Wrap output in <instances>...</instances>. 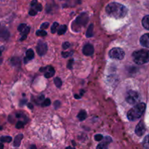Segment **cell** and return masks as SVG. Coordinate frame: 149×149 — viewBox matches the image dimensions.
<instances>
[{
	"label": "cell",
	"mask_w": 149,
	"mask_h": 149,
	"mask_svg": "<svg viewBox=\"0 0 149 149\" xmlns=\"http://www.w3.org/2000/svg\"><path fill=\"white\" fill-rule=\"evenodd\" d=\"M127 8L117 2H111L106 7V13L110 17L116 19H121L125 17L127 13Z\"/></svg>",
	"instance_id": "6da1fadb"
},
{
	"label": "cell",
	"mask_w": 149,
	"mask_h": 149,
	"mask_svg": "<svg viewBox=\"0 0 149 149\" xmlns=\"http://www.w3.org/2000/svg\"><path fill=\"white\" fill-rule=\"evenodd\" d=\"M146 107V106L144 103H138L127 112V118L130 121H135L140 119L143 114Z\"/></svg>",
	"instance_id": "7a4b0ae2"
},
{
	"label": "cell",
	"mask_w": 149,
	"mask_h": 149,
	"mask_svg": "<svg viewBox=\"0 0 149 149\" xmlns=\"http://www.w3.org/2000/svg\"><path fill=\"white\" fill-rule=\"evenodd\" d=\"M132 59L138 65H143L149 62V50L140 49L132 53Z\"/></svg>",
	"instance_id": "3957f363"
},
{
	"label": "cell",
	"mask_w": 149,
	"mask_h": 149,
	"mask_svg": "<svg viewBox=\"0 0 149 149\" xmlns=\"http://www.w3.org/2000/svg\"><path fill=\"white\" fill-rule=\"evenodd\" d=\"M140 95L134 90H130L126 95V101L130 105H136L140 101Z\"/></svg>",
	"instance_id": "277c9868"
},
{
	"label": "cell",
	"mask_w": 149,
	"mask_h": 149,
	"mask_svg": "<svg viewBox=\"0 0 149 149\" xmlns=\"http://www.w3.org/2000/svg\"><path fill=\"white\" fill-rule=\"evenodd\" d=\"M125 52L122 49L119 47H114L109 52V56L112 59L122 60L125 58Z\"/></svg>",
	"instance_id": "5b68a950"
},
{
	"label": "cell",
	"mask_w": 149,
	"mask_h": 149,
	"mask_svg": "<svg viewBox=\"0 0 149 149\" xmlns=\"http://www.w3.org/2000/svg\"><path fill=\"white\" fill-rule=\"evenodd\" d=\"M87 21H88V15H87V14L82 13L79 17H77V18L74 20V23H75L78 26H85Z\"/></svg>",
	"instance_id": "8992f818"
},
{
	"label": "cell",
	"mask_w": 149,
	"mask_h": 149,
	"mask_svg": "<svg viewBox=\"0 0 149 149\" xmlns=\"http://www.w3.org/2000/svg\"><path fill=\"white\" fill-rule=\"evenodd\" d=\"M36 52L39 56H43L47 52V45L43 42H39L36 46Z\"/></svg>",
	"instance_id": "52a82bcc"
},
{
	"label": "cell",
	"mask_w": 149,
	"mask_h": 149,
	"mask_svg": "<svg viewBox=\"0 0 149 149\" xmlns=\"http://www.w3.org/2000/svg\"><path fill=\"white\" fill-rule=\"evenodd\" d=\"M146 132V127L143 121H141L135 128V133L138 136L141 137L144 135Z\"/></svg>",
	"instance_id": "ba28073f"
},
{
	"label": "cell",
	"mask_w": 149,
	"mask_h": 149,
	"mask_svg": "<svg viewBox=\"0 0 149 149\" xmlns=\"http://www.w3.org/2000/svg\"><path fill=\"white\" fill-rule=\"evenodd\" d=\"M83 53L87 56H90L94 53V47L90 44H87L83 47Z\"/></svg>",
	"instance_id": "9c48e42d"
},
{
	"label": "cell",
	"mask_w": 149,
	"mask_h": 149,
	"mask_svg": "<svg viewBox=\"0 0 149 149\" xmlns=\"http://www.w3.org/2000/svg\"><path fill=\"white\" fill-rule=\"evenodd\" d=\"M141 44L145 47L149 48V33H146L141 36L140 39Z\"/></svg>",
	"instance_id": "30bf717a"
},
{
	"label": "cell",
	"mask_w": 149,
	"mask_h": 149,
	"mask_svg": "<svg viewBox=\"0 0 149 149\" xmlns=\"http://www.w3.org/2000/svg\"><path fill=\"white\" fill-rule=\"evenodd\" d=\"M10 36L9 31L4 27L0 28V39H7Z\"/></svg>",
	"instance_id": "8fae6325"
},
{
	"label": "cell",
	"mask_w": 149,
	"mask_h": 149,
	"mask_svg": "<svg viewBox=\"0 0 149 149\" xmlns=\"http://www.w3.org/2000/svg\"><path fill=\"white\" fill-rule=\"evenodd\" d=\"M55 74V69L52 66H48L46 68V71H45V77L46 78H50L53 77Z\"/></svg>",
	"instance_id": "7c38bea8"
},
{
	"label": "cell",
	"mask_w": 149,
	"mask_h": 149,
	"mask_svg": "<svg viewBox=\"0 0 149 149\" xmlns=\"http://www.w3.org/2000/svg\"><path fill=\"white\" fill-rule=\"evenodd\" d=\"M33 58H34V52H33V51L31 49H28L27 52H26V57L24 59V63H27L28 61L32 60Z\"/></svg>",
	"instance_id": "4fadbf2b"
},
{
	"label": "cell",
	"mask_w": 149,
	"mask_h": 149,
	"mask_svg": "<svg viewBox=\"0 0 149 149\" xmlns=\"http://www.w3.org/2000/svg\"><path fill=\"white\" fill-rule=\"evenodd\" d=\"M23 135H22V134L17 135V136L15 137V140H14V143H13V145H14L15 147L20 146V143H21V141H22V139H23Z\"/></svg>",
	"instance_id": "5bb4252c"
},
{
	"label": "cell",
	"mask_w": 149,
	"mask_h": 149,
	"mask_svg": "<svg viewBox=\"0 0 149 149\" xmlns=\"http://www.w3.org/2000/svg\"><path fill=\"white\" fill-rule=\"evenodd\" d=\"M142 24L146 29L149 30V15H146L143 17L142 20Z\"/></svg>",
	"instance_id": "9a60e30c"
},
{
	"label": "cell",
	"mask_w": 149,
	"mask_h": 149,
	"mask_svg": "<svg viewBox=\"0 0 149 149\" xmlns=\"http://www.w3.org/2000/svg\"><path fill=\"white\" fill-rule=\"evenodd\" d=\"M78 118L80 121H84V119L87 118V113H86L85 111L81 110V111L78 114Z\"/></svg>",
	"instance_id": "2e32d148"
},
{
	"label": "cell",
	"mask_w": 149,
	"mask_h": 149,
	"mask_svg": "<svg viewBox=\"0 0 149 149\" xmlns=\"http://www.w3.org/2000/svg\"><path fill=\"white\" fill-rule=\"evenodd\" d=\"M66 30H67L66 26H65V25H62V26H60L59 29H58V35H63V33H65Z\"/></svg>",
	"instance_id": "e0dca14e"
},
{
	"label": "cell",
	"mask_w": 149,
	"mask_h": 149,
	"mask_svg": "<svg viewBox=\"0 0 149 149\" xmlns=\"http://www.w3.org/2000/svg\"><path fill=\"white\" fill-rule=\"evenodd\" d=\"M93 35V25L91 24L90 25V26L88 27L87 31V33H86V36L87 37H91Z\"/></svg>",
	"instance_id": "ac0fdd59"
},
{
	"label": "cell",
	"mask_w": 149,
	"mask_h": 149,
	"mask_svg": "<svg viewBox=\"0 0 149 149\" xmlns=\"http://www.w3.org/2000/svg\"><path fill=\"white\" fill-rule=\"evenodd\" d=\"M0 141L2 143H10L12 141V138L10 136H1L0 138Z\"/></svg>",
	"instance_id": "d6986e66"
},
{
	"label": "cell",
	"mask_w": 149,
	"mask_h": 149,
	"mask_svg": "<svg viewBox=\"0 0 149 149\" xmlns=\"http://www.w3.org/2000/svg\"><path fill=\"white\" fill-rule=\"evenodd\" d=\"M143 145L145 148L149 149V135L145 137L143 140Z\"/></svg>",
	"instance_id": "ffe728a7"
},
{
	"label": "cell",
	"mask_w": 149,
	"mask_h": 149,
	"mask_svg": "<svg viewBox=\"0 0 149 149\" xmlns=\"http://www.w3.org/2000/svg\"><path fill=\"white\" fill-rule=\"evenodd\" d=\"M58 26H59V24H58L57 22L53 23V24L52 25V27H51V32H52V33H55V32L57 31V29H58Z\"/></svg>",
	"instance_id": "44dd1931"
},
{
	"label": "cell",
	"mask_w": 149,
	"mask_h": 149,
	"mask_svg": "<svg viewBox=\"0 0 149 149\" xmlns=\"http://www.w3.org/2000/svg\"><path fill=\"white\" fill-rule=\"evenodd\" d=\"M54 82H55V84L56 85L57 87H61V85H62V84H63L61 79L60 78H58V77H56V78L54 79Z\"/></svg>",
	"instance_id": "7402d4cb"
},
{
	"label": "cell",
	"mask_w": 149,
	"mask_h": 149,
	"mask_svg": "<svg viewBox=\"0 0 149 149\" xmlns=\"http://www.w3.org/2000/svg\"><path fill=\"white\" fill-rule=\"evenodd\" d=\"M97 148H99V149H106V148H108V144L106 143H104V142H102L101 143H100L98 146H97Z\"/></svg>",
	"instance_id": "603a6c76"
},
{
	"label": "cell",
	"mask_w": 149,
	"mask_h": 149,
	"mask_svg": "<svg viewBox=\"0 0 149 149\" xmlns=\"http://www.w3.org/2000/svg\"><path fill=\"white\" fill-rule=\"evenodd\" d=\"M47 34V32L45 31L40 30V31H36V35H37V36H46Z\"/></svg>",
	"instance_id": "cb8c5ba5"
},
{
	"label": "cell",
	"mask_w": 149,
	"mask_h": 149,
	"mask_svg": "<svg viewBox=\"0 0 149 149\" xmlns=\"http://www.w3.org/2000/svg\"><path fill=\"white\" fill-rule=\"evenodd\" d=\"M51 104V101L49 98H46L42 103V106H49Z\"/></svg>",
	"instance_id": "d4e9b609"
},
{
	"label": "cell",
	"mask_w": 149,
	"mask_h": 149,
	"mask_svg": "<svg viewBox=\"0 0 149 149\" xmlns=\"http://www.w3.org/2000/svg\"><path fill=\"white\" fill-rule=\"evenodd\" d=\"M26 24L23 23V24H20V26H18V28H17V30H18L20 32H22L25 29H26Z\"/></svg>",
	"instance_id": "484cf974"
},
{
	"label": "cell",
	"mask_w": 149,
	"mask_h": 149,
	"mask_svg": "<svg viewBox=\"0 0 149 149\" xmlns=\"http://www.w3.org/2000/svg\"><path fill=\"white\" fill-rule=\"evenodd\" d=\"M23 125H24V123L23 122H21V121H19V122H17L15 127L17 129H20V128L23 127Z\"/></svg>",
	"instance_id": "4316f807"
},
{
	"label": "cell",
	"mask_w": 149,
	"mask_h": 149,
	"mask_svg": "<svg viewBox=\"0 0 149 149\" xmlns=\"http://www.w3.org/2000/svg\"><path fill=\"white\" fill-rule=\"evenodd\" d=\"M103 139V136L102 135H96L95 136V140L96 141H102V140Z\"/></svg>",
	"instance_id": "83f0119b"
},
{
	"label": "cell",
	"mask_w": 149,
	"mask_h": 149,
	"mask_svg": "<svg viewBox=\"0 0 149 149\" xmlns=\"http://www.w3.org/2000/svg\"><path fill=\"white\" fill-rule=\"evenodd\" d=\"M29 31H30V28L28 27V26H26V29H25L24 30L21 32V33L23 35H27L28 33H29Z\"/></svg>",
	"instance_id": "f1b7e54d"
},
{
	"label": "cell",
	"mask_w": 149,
	"mask_h": 149,
	"mask_svg": "<svg viewBox=\"0 0 149 149\" xmlns=\"http://www.w3.org/2000/svg\"><path fill=\"white\" fill-rule=\"evenodd\" d=\"M70 47V43H69V42H64V43L63 44V45H62V47H63V49H67L68 47Z\"/></svg>",
	"instance_id": "f546056e"
},
{
	"label": "cell",
	"mask_w": 149,
	"mask_h": 149,
	"mask_svg": "<svg viewBox=\"0 0 149 149\" xmlns=\"http://www.w3.org/2000/svg\"><path fill=\"white\" fill-rule=\"evenodd\" d=\"M111 141H112V140L110 137H106V138H104V141H103V142L106 143H107V144H109L111 142Z\"/></svg>",
	"instance_id": "4dcf8cb0"
},
{
	"label": "cell",
	"mask_w": 149,
	"mask_h": 149,
	"mask_svg": "<svg viewBox=\"0 0 149 149\" xmlns=\"http://www.w3.org/2000/svg\"><path fill=\"white\" fill-rule=\"evenodd\" d=\"M72 53H73L72 52H62V55L64 57V58H67V57H68V56H70L71 55H72Z\"/></svg>",
	"instance_id": "1f68e13d"
},
{
	"label": "cell",
	"mask_w": 149,
	"mask_h": 149,
	"mask_svg": "<svg viewBox=\"0 0 149 149\" xmlns=\"http://www.w3.org/2000/svg\"><path fill=\"white\" fill-rule=\"evenodd\" d=\"M36 13H37V10H33V9H31V10L29 11V15H32V16L36 15Z\"/></svg>",
	"instance_id": "d6a6232c"
},
{
	"label": "cell",
	"mask_w": 149,
	"mask_h": 149,
	"mask_svg": "<svg viewBox=\"0 0 149 149\" xmlns=\"http://www.w3.org/2000/svg\"><path fill=\"white\" fill-rule=\"evenodd\" d=\"M35 10H36L37 11H41L42 10V6L41 4H37L35 6Z\"/></svg>",
	"instance_id": "836d02e7"
},
{
	"label": "cell",
	"mask_w": 149,
	"mask_h": 149,
	"mask_svg": "<svg viewBox=\"0 0 149 149\" xmlns=\"http://www.w3.org/2000/svg\"><path fill=\"white\" fill-rule=\"evenodd\" d=\"M49 23H42V26H41V29H47L48 26H49Z\"/></svg>",
	"instance_id": "e575fe53"
},
{
	"label": "cell",
	"mask_w": 149,
	"mask_h": 149,
	"mask_svg": "<svg viewBox=\"0 0 149 149\" xmlns=\"http://www.w3.org/2000/svg\"><path fill=\"white\" fill-rule=\"evenodd\" d=\"M73 63H74V60L73 59L70 60V61H68V65H67V67H68V68H70V69H71V68H72Z\"/></svg>",
	"instance_id": "d590c367"
},
{
	"label": "cell",
	"mask_w": 149,
	"mask_h": 149,
	"mask_svg": "<svg viewBox=\"0 0 149 149\" xmlns=\"http://www.w3.org/2000/svg\"><path fill=\"white\" fill-rule=\"evenodd\" d=\"M38 3H37V0H33V1H31V6L32 7H35V6L36 5V4H37Z\"/></svg>",
	"instance_id": "8d00e7d4"
},
{
	"label": "cell",
	"mask_w": 149,
	"mask_h": 149,
	"mask_svg": "<svg viewBox=\"0 0 149 149\" xmlns=\"http://www.w3.org/2000/svg\"><path fill=\"white\" fill-rule=\"evenodd\" d=\"M60 104H61V103H60L59 101H55V109H57V106H58V107H59Z\"/></svg>",
	"instance_id": "74e56055"
},
{
	"label": "cell",
	"mask_w": 149,
	"mask_h": 149,
	"mask_svg": "<svg viewBox=\"0 0 149 149\" xmlns=\"http://www.w3.org/2000/svg\"><path fill=\"white\" fill-rule=\"evenodd\" d=\"M26 37H27V35H23V36H22L21 38H20V41L25 40V39H26Z\"/></svg>",
	"instance_id": "f35d334b"
},
{
	"label": "cell",
	"mask_w": 149,
	"mask_h": 149,
	"mask_svg": "<svg viewBox=\"0 0 149 149\" xmlns=\"http://www.w3.org/2000/svg\"><path fill=\"white\" fill-rule=\"evenodd\" d=\"M27 106H28V107H29L30 109H33V105L31 104V103H28Z\"/></svg>",
	"instance_id": "ab89813d"
},
{
	"label": "cell",
	"mask_w": 149,
	"mask_h": 149,
	"mask_svg": "<svg viewBox=\"0 0 149 149\" xmlns=\"http://www.w3.org/2000/svg\"><path fill=\"white\" fill-rule=\"evenodd\" d=\"M3 148H4V145H3V143H0V149H2Z\"/></svg>",
	"instance_id": "60d3db41"
},
{
	"label": "cell",
	"mask_w": 149,
	"mask_h": 149,
	"mask_svg": "<svg viewBox=\"0 0 149 149\" xmlns=\"http://www.w3.org/2000/svg\"><path fill=\"white\" fill-rule=\"evenodd\" d=\"M31 148H36V146H32Z\"/></svg>",
	"instance_id": "b9f144b4"
},
{
	"label": "cell",
	"mask_w": 149,
	"mask_h": 149,
	"mask_svg": "<svg viewBox=\"0 0 149 149\" xmlns=\"http://www.w3.org/2000/svg\"><path fill=\"white\" fill-rule=\"evenodd\" d=\"M1 50H0V56H1Z\"/></svg>",
	"instance_id": "7bdbcfd3"
}]
</instances>
